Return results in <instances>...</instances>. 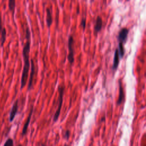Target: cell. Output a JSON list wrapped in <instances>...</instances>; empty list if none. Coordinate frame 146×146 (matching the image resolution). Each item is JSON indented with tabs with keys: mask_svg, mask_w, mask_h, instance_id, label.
I'll return each instance as SVG.
<instances>
[{
	"mask_svg": "<svg viewBox=\"0 0 146 146\" xmlns=\"http://www.w3.org/2000/svg\"><path fill=\"white\" fill-rule=\"evenodd\" d=\"M46 23L48 27L51 26L52 23V12L50 8L47 7L46 9Z\"/></svg>",
	"mask_w": 146,
	"mask_h": 146,
	"instance_id": "30bf717a",
	"label": "cell"
},
{
	"mask_svg": "<svg viewBox=\"0 0 146 146\" xmlns=\"http://www.w3.org/2000/svg\"><path fill=\"white\" fill-rule=\"evenodd\" d=\"M18 100H16L15 101V102L14 103V104L11 107V111L10 112V115H9L10 121H12L14 120V119L18 112Z\"/></svg>",
	"mask_w": 146,
	"mask_h": 146,
	"instance_id": "8992f818",
	"label": "cell"
},
{
	"mask_svg": "<svg viewBox=\"0 0 146 146\" xmlns=\"http://www.w3.org/2000/svg\"><path fill=\"white\" fill-rule=\"evenodd\" d=\"M64 136L65 137V138H66L67 139L69 138L70 136V131L69 130H66V132H64Z\"/></svg>",
	"mask_w": 146,
	"mask_h": 146,
	"instance_id": "e0dca14e",
	"label": "cell"
},
{
	"mask_svg": "<svg viewBox=\"0 0 146 146\" xmlns=\"http://www.w3.org/2000/svg\"><path fill=\"white\" fill-rule=\"evenodd\" d=\"M15 1L14 0H10L9 1V8L10 11H12L14 12L15 7Z\"/></svg>",
	"mask_w": 146,
	"mask_h": 146,
	"instance_id": "5bb4252c",
	"label": "cell"
},
{
	"mask_svg": "<svg viewBox=\"0 0 146 146\" xmlns=\"http://www.w3.org/2000/svg\"><path fill=\"white\" fill-rule=\"evenodd\" d=\"M26 42L24 44L22 54L24 61V66L23 68L22 77L21 80V89H22L26 85L27 79L29 71L30 68V61H29V52L30 50V31L28 27L26 29Z\"/></svg>",
	"mask_w": 146,
	"mask_h": 146,
	"instance_id": "6da1fadb",
	"label": "cell"
},
{
	"mask_svg": "<svg viewBox=\"0 0 146 146\" xmlns=\"http://www.w3.org/2000/svg\"><path fill=\"white\" fill-rule=\"evenodd\" d=\"M42 146H46V145H44V144H42Z\"/></svg>",
	"mask_w": 146,
	"mask_h": 146,
	"instance_id": "44dd1931",
	"label": "cell"
},
{
	"mask_svg": "<svg viewBox=\"0 0 146 146\" xmlns=\"http://www.w3.org/2000/svg\"><path fill=\"white\" fill-rule=\"evenodd\" d=\"M33 112V107H31V108L30 110V111L29 112V116H28V117H27V119H26V120L25 123V124L23 125V129H22V136H24L25 135H26V133L27 132V130L29 123H30V120H31V116H32Z\"/></svg>",
	"mask_w": 146,
	"mask_h": 146,
	"instance_id": "52a82bcc",
	"label": "cell"
},
{
	"mask_svg": "<svg viewBox=\"0 0 146 146\" xmlns=\"http://www.w3.org/2000/svg\"><path fill=\"white\" fill-rule=\"evenodd\" d=\"M102 25L103 21L102 18L100 16H98L96 19V22L94 26V32L98 33L102 29Z\"/></svg>",
	"mask_w": 146,
	"mask_h": 146,
	"instance_id": "ba28073f",
	"label": "cell"
},
{
	"mask_svg": "<svg viewBox=\"0 0 146 146\" xmlns=\"http://www.w3.org/2000/svg\"><path fill=\"white\" fill-rule=\"evenodd\" d=\"M86 24V18H83L82 19V20H81L80 26L81 27H82L83 30L85 29Z\"/></svg>",
	"mask_w": 146,
	"mask_h": 146,
	"instance_id": "2e32d148",
	"label": "cell"
},
{
	"mask_svg": "<svg viewBox=\"0 0 146 146\" xmlns=\"http://www.w3.org/2000/svg\"><path fill=\"white\" fill-rule=\"evenodd\" d=\"M35 73V66L33 59H31V71L30 74V79L28 84V90H30L33 87V78L34 76Z\"/></svg>",
	"mask_w": 146,
	"mask_h": 146,
	"instance_id": "277c9868",
	"label": "cell"
},
{
	"mask_svg": "<svg viewBox=\"0 0 146 146\" xmlns=\"http://www.w3.org/2000/svg\"><path fill=\"white\" fill-rule=\"evenodd\" d=\"M75 43L74 38L72 35H70L68 39V54L67 58L70 63L72 64L74 62V44Z\"/></svg>",
	"mask_w": 146,
	"mask_h": 146,
	"instance_id": "3957f363",
	"label": "cell"
},
{
	"mask_svg": "<svg viewBox=\"0 0 146 146\" xmlns=\"http://www.w3.org/2000/svg\"><path fill=\"white\" fill-rule=\"evenodd\" d=\"M3 146H14L13 140L11 138H8L5 142Z\"/></svg>",
	"mask_w": 146,
	"mask_h": 146,
	"instance_id": "9a60e30c",
	"label": "cell"
},
{
	"mask_svg": "<svg viewBox=\"0 0 146 146\" xmlns=\"http://www.w3.org/2000/svg\"><path fill=\"white\" fill-rule=\"evenodd\" d=\"M17 146H22V145H21V144H19V145H18Z\"/></svg>",
	"mask_w": 146,
	"mask_h": 146,
	"instance_id": "ffe728a7",
	"label": "cell"
},
{
	"mask_svg": "<svg viewBox=\"0 0 146 146\" xmlns=\"http://www.w3.org/2000/svg\"><path fill=\"white\" fill-rule=\"evenodd\" d=\"M118 50L119 52V56L120 58H123L124 55V49L123 47V44L121 43H119V46H118Z\"/></svg>",
	"mask_w": 146,
	"mask_h": 146,
	"instance_id": "7c38bea8",
	"label": "cell"
},
{
	"mask_svg": "<svg viewBox=\"0 0 146 146\" xmlns=\"http://www.w3.org/2000/svg\"><path fill=\"white\" fill-rule=\"evenodd\" d=\"M128 34V29H127L125 27L122 28L120 30V31L118 34V36H117L118 40L119 41V43H123L125 42L127 38Z\"/></svg>",
	"mask_w": 146,
	"mask_h": 146,
	"instance_id": "5b68a950",
	"label": "cell"
},
{
	"mask_svg": "<svg viewBox=\"0 0 146 146\" xmlns=\"http://www.w3.org/2000/svg\"><path fill=\"white\" fill-rule=\"evenodd\" d=\"M2 36H1V46H3V43L6 40V31L5 28H3L2 31H1Z\"/></svg>",
	"mask_w": 146,
	"mask_h": 146,
	"instance_id": "4fadbf2b",
	"label": "cell"
},
{
	"mask_svg": "<svg viewBox=\"0 0 146 146\" xmlns=\"http://www.w3.org/2000/svg\"><path fill=\"white\" fill-rule=\"evenodd\" d=\"M64 146H70V145H68V144H65Z\"/></svg>",
	"mask_w": 146,
	"mask_h": 146,
	"instance_id": "d6986e66",
	"label": "cell"
},
{
	"mask_svg": "<svg viewBox=\"0 0 146 146\" xmlns=\"http://www.w3.org/2000/svg\"><path fill=\"white\" fill-rule=\"evenodd\" d=\"M64 86H59L58 87V91H59V96L58 98V108L57 110H56L54 116H53V121L56 122L60 115V111H61V108L62 106V103H63V95H64Z\"/></svg>",
	"mask_w": 146,
	"mask_h": 146,
	"instance_id": "7a4b0ae2",
	"label": "cell"
},
{
	"mask_svg": "<svg viewBox=\"0 0 146 146\" xmlns=\"http://www.w3.org/2000/svg\"><path fill=\"white\" fill-rule=\"evenodd\" d=\"M124 99V91L123 88L121 86V83L119 82V98L117 102V104L119 105L122 102Z\"/></svg>",
	"mask_w": 146,
	"mask_h": 146,
	"instance_id": "8fae6325",
	"label": "cell"
},
{
	"mask_svg": "<svg viewBox=\"0 0 146 146\" xmlns=\"http://www.w3.org/2000/svg\"><path fill=\"white\" fill-rule=\"evenodd\" d=\"M120 60V56H119V52L117 48L116 49L115 53H114V58H113V66L112 68L113 70H116L119 65Z\"/></svg>",
	"mask_w": 146,
	"mask_h": 146,
	"instance_id": "9c48e42d",
	"label": "cell"
},
{
	"mask_svg": "<svg viewBox=\"0 0 146 146\" xmlns=\"http://www.w3.org/2000/svg\"><path fill=\"white\" fill-rule=\"evenodd\" d=\"M3 28H2V18H1V15L0 13V34Z\"/></svg>",
	"mask_w": 146,
	"mask_h": 146,
	"instance_id": "ac0fdd59",
	"label": "cell"
}]
</instances>
